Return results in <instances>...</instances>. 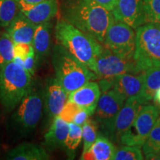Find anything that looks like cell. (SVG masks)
<instances>
[{
    "mask_svg": "<svg viewBox=\"0 0 160 160\" xmlns=\"http://www.w3.org/2000/svg\"><path fill=\"white\" fill-rule=\"evenodd\" d=\"M82 139V128L77 124L69 123V131L65 141L64 149L67 152L69 159H73L75 151Z\"/></svg>",
    "mask_w": 160,
    "mask_h": 160,
    "instance_id": "cell-25",
    "label": "cell"
},
{
    "mask_svg": "<svg viewBox=\"0 0 160 160\" xmlns=\"http://www.w3.org/2000/svg\"><path fill=\"white\" fill-rule=\"evenodd\" d=\"M55 38L57 44L95 73L97 57L104 47L102 44L63 19L58 20L55 26Z\"/></svg>",
    "mask_w": 160,
    "mask_h": 160,
    "instance_id": "cell-2",
    "label": "cell"
},
{
    "mask_svg": "<svg viewBox=\"0 0 160 160\" xmlns=\"http://www.w3.org/2000/svg\"><path fill=\"white\" fill-rule=\"evenodd\" d=\"M43 93V110L48 121L59 115L68 100V93L56 78L46 79Z\"/></svg>",
    "mask_w": 160,
    "mask_h": 160,
    "instance_id": "cell-12",
    "label": "cell"
},
{
    "mask_svg": "<svg viewBox=\"0 0 160 160\" xmlns=\"http://www.w3.org/2000/svg\"><path fill=\"white\" fill-rule=\"evenodd\" d=\"M69 131V123L59 116L52 121L51 126L44 137V145L48 151L64 148L65 141Z\"/></svg>",
    "mask_w": 160,
    "mask_h": 160,
    "instance_id": "cell-19",
    "label": "cell"
},
{
    "mask_svg": "<svg viewBox=\"0 0 160 160\" xmlns=\"http://www.w3.org/2000/svg\"><path fill=\"white\" fill-rule=\"evenodd\" d=\"M112 13L115 19L133 29L147 23L143 0H118Z\"/></svg>",
    "mask_w": 160,
    "mask_h": 160,
    "instance_id": "cell-13",
    "label": "cell"
},
{
    "mask_svg": "<svg viewBox=\"0 0 160 160\" xmlns=\"http://www.w3.org/2000/svg\"><path fill=\"white\" fill-rule=\"evenodd\" d=\"M19 12V0H0V26L8 27Z\"/></svg>",
    "mask_w": 160,
    "mask_h": 160,
    "instance_id": "cell-24",
    "label": "cell"
},
{
    "mask_svg": "<svg viewBox=\"0 0 160 160\" xmlns=\"http://www.w3.org/2000/svg\"><path fill=\"white\" fill-rule=\"evenodd\" d=\"M37 67V60H36V56L34 53V50H32L31 53L28 55V57L24 59V65L23 68L33 77L35 74L36 68Z\"/></svg>",
    "mask_w": 160,
    "mask_h": 160,
    "instance_id": "cell-32",
    "label": "cell"
},
{
    "mask_svg": "<svg viewBox=\"0 0 160 160\" xmlns=\"http://www.w3.org/2000/svg\"><path fill=\"white\" fill-rule=\"evenodd\" d=\"M158 109H159V113H160V107L158 108Z\"/></svg>",
    "mask_w": 160,
    "mask_h": 160,
    "instance_id": "cell-38",
    "label": "cell"
},
{
    "mask_svg": "<svg viewBox=\"0 0 160 160\" xmlns=\"http://www.w3.org/2000/svg\"><path fill=\"white\" fill-rule=\"evenodd\" d=\"M13 48L14 42L8 32L0 33V68L13 60Z\"/></svg>",
    "mask_w": 160,
    "mask_h": 160,
    "instance_id": "cell-26",
    "label": "cell"
},
{
    "mask_svg": "<svg viewBox=\"0 0 160 160\" xmlns=\"http://www.w3.org/2000/svg\"><path fill=\"white\" fill-rule=\"evenodd\" d=\"M5 159L8 160H48L50 155L42 145L23 142L8 152Z\"/></svg>",
    "mask_w": 160,
    "mask_h": 160,
    "instance_id": "cell-20",
    "label": "cell"
},
{
    "mask_svg": "<svg viewBox=\"0 0 160 160\" xmlns=\"http://www.w3.org/2000/svg\"><path fill=\"white\" fill-rule=\"evenodd\" d=\"M91 115L88 113L85 110L82 109L79 113L76 115V117L73 119V122L77 124V125L82 127V125L85 123V122L89 119Z\"/></svg>",
    "mask_w": 160,
    "mask_h": 160,
    "instance_id": "cell-33",
    "label": "cell"
},
{
    "mask_svg": "<svg viewBox=\"0 0 160 160\" xmlns=\"http://www.w3.org/2000/svg\"><path fill=\"white\" fill-rule=\"evenodd\" d=\"M82 128L83 139V152L85 153L90 149L92 145L94 143L98 137L99 128L95 120L89 118L82 127Z\"/></svg>",
    "mask_w": 160,
    "mask_h": 160,
    "instance_id": "cell-27",
    "label": "cell"
},
{
    "mask_svg": "<svg viewBox=\"0 0 160 160\" xmlns=\"http://www.w3.org/2000/svg\"><path fill=\"white\" fill-rule=\"evenodd\" d=\"M93 1L102 6L105 9L112 11L114 8L118 0H93Z\"/></svg>",
    "mask_w": 160,
    "mask_h": 160,
    "instance_id": "cell-34",
    "label": "cell"
},
{
    "mask_svg": "<svg viewBox=\"0 0 160 160\" xmlns=\"http://www.w3.org/2000/svg\"><path fill=\"white\" fill-rule=\"evenodd\" d=\"M160 88V66L145 71V79L141 93L138 96L144 104L153 99L156 91Z\"/></svg>",
    "mask_w": 160,
    "mask_h": 160,
    "instance_id": "cell-22",
    "label": "cell"
},
{
    "mask_svg": "<svg viewBox=\"0 0 160 160\" xmlns=\"http://www.w3.org/2000/svg\"><path fill=\"white\" fill-rule=\"evenodd\" d=\"M153 102L155 103V105L157 106V108L160 107V88L159 89L156 91L154 96H153Z\"/></svg>",
    "mask_w": 160,
    "mask_h": 160,
    "instance_id": "cell-35",
    "label": "cell"
},
{
    "mask_svg": "<svg viewBox=\"0 0 160 160\" xmlns=\"http://www.w3.org/2000/svg\"><path fill=\"white\" fill-rule=\"evenodd\" d=\"M142 148L146 159H151L153 156L160 153V117H158Z\"/></svg>",
    "mask_w": 160,
    "mask_h": 160,
    "instance_id": "cell-23",
    "label": "cell"
},
{
    "mask_svg": "<svg viewBox=\"0 0 160 160\" xmlns=\"http://www.w3.org/2000/svg\"><path fill=\"white\" fill-rule=\"evenodd\" d=\"M117 148L113 142L101 133L89 150L82 153L80 159L83 160H112Z\"/></svg>",
    "mask_w": 160,
    "mask_h": 160,
    "instance_id": "cell-21",
    "label": "cell"
},
{
    "mask_svg": "<svg viewBox=\"0 0 160 160\" xmlns=\"http://www.w3.org/2000/svg\"><path fill=\"white\" fill-rule=\"evenodd\" d=\"M133 55L141 71L160 66V23L147 22L137 28Z\"/></svg>",
    "mask_w": 160,
    "mask_h": 160,
    "instance_id": "cell-6",
    "label": "cell"
},
{
    "mask_svg": "<svg viewBox=\"0 0 160 160\" xmlns=\"http://www.w3.org/2000/svg\"><path fill=\"white\" fill-rule=\"evenodd\" d=\"M141 72L142 71L138 68L134 60L119 57L105 46L97 57L95 73L98 79H111L124 73H139Z\"/></svg>",
    "mask_w": 160,
    "mask_h": 160,
    "instance_id": "cell-10",
    "label": "cell"
},
{
    "mask_svg": "<svg viewBox=\"0 0 160 160\" xmlns=\"http://www.w3.org/2000/svg\"><path fill=\"white\" fill-rule=\"evenodd\" d=\"M144 103L138 97L126 99L125 104L116 117L112 133L111 141L120 144V139L133 124Z\"/></svg>",
    "mask_w": 160,
    "mask_h": 160,
    "instance_id": "cell-14",
    "label": "cell"
},
{
    "mask_svg": "<svg viewBox=\"0 0 160 160\" xmlns=\"http://www.w3.org/2000/svg\"><path fill=\"white\" fill-rule=\"evenodd\" d=\"M126 99L113 89L102 91L94 112V120L99 133L111 140L116 117L125 104Z\"/></svg>",
    "mask_w": 160,
    "mask_h": 160,
    "instance_id": "cell-7",
    "label": "cell"
},
{
    "mask_svg": "<svg viewBox=\"0 0 160 160\" xmlns=\"http://www.w3.org/2000/svg\"><path fill=\"white\" fill-rule=\"evenodd\" d=\"M101 93L99 83L90 81L70 93L67 101L77 104L82 109L85 110L92 116L97 108Z\"/></svg>",
    "mask_w": 160,
    "mask_h": 160,
    "instance_id": "cell-16",
    "label": "cell"
},
{
    "mask_svg": "<svg viewBox=\"0 0 160 160\" xmlns=\"http://www.w3.org/2000/svg\"><path fill=\"white\" fill-rule=\"evenodd\" d=\"M51 62L55 78L68 95L91 80L98 79L94 72L59 44L52 50Z\"/></svg>",
    "mask_w": 160,
    "mask_h": 160,
    "instance_id": "cell-3",
    "label": "cell"
},
{
    "mask_svg": "<svg viewBox=\"0 0 160 160\" xmlns=\"http://www.w3.org/2000/svg\"><path fill=\"white\" fill-rule=\"evenodd\" d=\"M82 108L79 105L72 102L67 101L65 105H64L62 110L60 112L59 117L65 121L66 122L71 123L73 122V119Z\"/></svg>",
    "mask_w": 160,
    "mask_h": 160,
    "instance_id": "cell-30",
    "label": "cell"
},
{
    "mask_svg": "<svg viewBox=\"0 0 160 160\" xmlns=\"http://www.w3.org/2000/svg\"><path fill=\"white\" fill-rule=\"evenodd\" d=\"M144 79L145 71H142L139 73H124L111 79H98V83L101 92L112 88L127 99L140 94Z\"/></svg>",
    "mask_w": 160,
    "mask_h": 160,
    "instance_id": "cell-11",
    "label": "cell"
},
{
    "mask_svg": "<svg viewBox=\"0 0 160 160\" xmlns=\"http://www.w3.org/2000/svg\"><path fill=\"white\" fill-rule=\"evenodd\" d=\"M102 45L119 57L133 59L136 33L131 26L114 19L106 32Z\"/></svg>",
    "mask_w": 160,
    "mask_h": 160,
    "instance_id": "cell-8",
    "label": "cell"
},
{
    "mask_svg": "<svg viewBox=\"0 0 160 160\" xmlns=\"http://www.w3.org/2000/svg\"><path fill=\"white\" fill-rule=\"evenodd\" d=\"M146 22L160 23V0H143Z\"/></svg>",
    "mask_w": 160,
    "mask_h": 160,
    "instance_id": "cell-29",
    "label": "cell"
},
{
    "mask_svg": "<svg viewBox=\"0 0 160 160\" xmlns=\"http://www.w3.org/2000/svg\"><path fill=\"white\" fill-rule=\"evenodd\" d=\"M63 19L103 44L106 32L114 21L112 11L93 0H65L62 6Z\"/></svg>",
    "mask_w": 160,
    "mask_h": 160,
    "instance_id": "cell-1",
    "label": "cell"
},
{
    "mask_svg": "<svg viewBox=\"0 0 160 160\" xmlns=\"http://www.w3.org/2000/svg\"><path fill=\"white\" fill-rule=\"evenodd\" d=\"M22 1H24L25 2L28 4H37V3L42 2L46 1V0H22Z\"/></svg>",
    "mask_w": 160,
    "mask_h": 160,
    "instance_id": "cell-36",
    "label": "cell"
},
{
    "mask_svg": "<svg viewBox=\"0 0 160 160\" xmlns=\"http://www.w3.org/2000/svg\"><path fill=\"white\" fill-rule=\"evenodd\" d=\"M20 11L36 25L51 22L58 13L57 0H46L37 4H28L19 0Z\"/></svg>",
    "mask_w": 160,
    "mask_h": 160,
    "instance_id": "cell-15",
    "label": "cell"
},
{
    "mask_svg": "<svg viewBox=\"0 0 160 160\" xmlns=\"http://www.w3.org/2000/svg\"><path fill=\"white\" fill-rule=\"evenodd\" d=\"M32 76L12 61L0 68V103L7 112L13 111L31 91Z\"/></svg>",
    "mask_w": 160,
    "mask_h": 160,
    "instance_id": "cell-4",
    "label": "cell"
},
{
    "mask_svg": "<svg viewBox=\"0 0 160 160\" xmlns=\"http://www.w3.org/2000/svg\"><path fill=\"white\" fill-rule=\"evenodd\" d=\"M151 159H155V160H160V153H157V154H156V155L153 156V157L151 158Z\"/></svg>",
    "mask_w": 160,
    "mask_h": 160,
    "instance_id": "cell-37",
    "label": "cell"
},
{
    "mask_svg": "<svg viewBox=\"0 0 160 160\" xmlns=\"http://www.w3.org/2000/svg\"><path fill=\"white\" fill-rule=\"evenodd\" d=\"M141 148L137 146L125 145L117 149L113 160H142L144 159Z\"/></svg>",
    "mask_w": 160,
    "mask_h": 160,
    "instance_id": "cell-28",
    "label": "cell"
},
{
    "mask_svg": "<svg viewBox=\"0 0 160 160\" xmlns=\"http://www.w3.org/2000/svg\"><path fill=\"white\" fill-rule=\"evenodd\" d=\"M159 117V111L157 106L144 104L133 124L122 136L120 144L142 148Z\"/></svg>",
    "mask_w": 160,
    "mask_h": 160,
    "instance_id": "cell-9",
    "label": "cell"
},
{
    "mask_svg": "<svg viewBox=\"0 0 160 160\" xmlns=\"http://www.w3.org/2000/svg\"><path fill=\"white\" fill-rule=\"evenodd\" d=\"M51 22L39 24L37 26L32 46L34 50L37 66L43 63L51 53Z\"/></svg>",
    "mask_w": 160,
    "mask_h": 160,
    "instance_id": "cell-17",
    "label": "cell"
},
{
    "mask_svg": "<svg viewBox=\"0 0 160 160\" xmlns=\"http://www.w3.org/2000/svg\"><path fill=\"white\" fill-rule=\"evenodd\" d=\"M33 49V46L30 44L26 43H17L14 44L13 52H14V57H18L22 58L23 60L28 57V55L31 53V51Z\"/></svg>",
    "mask_w": 160,
    "mask_h": 160,
    "instance_id": "cell-31",
    "label": "cell"
},
{
    "mask_svg": "<svg viewBox=\"0 0 160 160\" xmlns=\"http://www.w3.org/2000/svg\"><path fill=\"white\" fill-rule=\"evenodd\" d=\"M37 26L20 11L7 28V32L14 44L26 43L32 45Z\"/></svg>",
    "mask_w": 160,
    "mask_h": 160,
    "instance_id": "cell-18",
    "label": "cell"
},
{
    "mask_svg": "<svg viewBox=\"0 0 160 160\" xmlns=\"http://www.w3.org/2000/svg\"><path fill=\"white\" fill-rule=\"evenodd\" d=\"M32 86L31 91L14 109L9 121L11 131L20 137L31 134L39 123L43 111L42 89Z\"/></svg>",
    "mask_w": 160,
    "mask_h": 160,
    "instance_id": "cell-5",
    "label": "cell"
}]
</instances>
